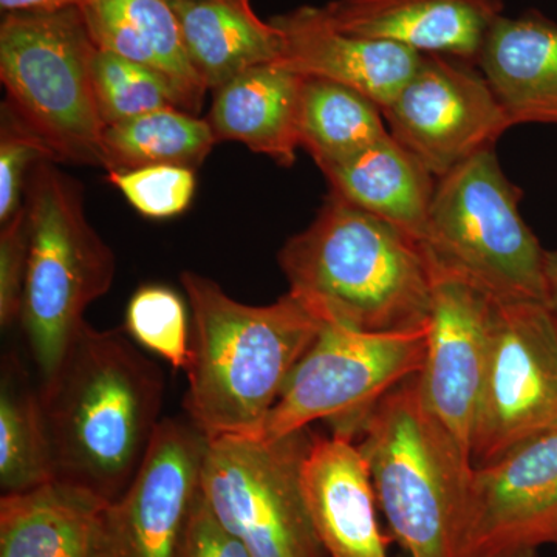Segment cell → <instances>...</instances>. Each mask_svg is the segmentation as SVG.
<instances>
[{
  "label": "cell",
  "instance_id": "obj_28",
  "mask_svg": "<svg viewBox=\"0 0 557 557\" xmlns=\"http://www.w3.org/2000/svg\"><path fill=\"white\" fill-rule=\"evenodd\" d=\"M126 329L139 346L188 370L193 358L188 311L178 293L164 285H145L132 296L126 310Z\"/></svg>",
  "mask_w": 557,
  "mask_h": 557
},
{
  "label": "cell",
  "instance_id": "obj_23",
  "mask_svg": "<svg viewBox=\"0 0 557 557\" xmlns=\"http://www.w3.org/2000/svg\"><path fill=\"white\" fill-rule=\"evenodd\" d=\"M182 28L190 64L208 90L256 65L278 61L281 32L260 20L255 10H242L218 0H170Z\"/></svg>",
  "mask_w": 557,
  "mask_h": 557
},
{
  "label": "cell",
  "instance_id": "obj_13",
  "mask_svg": "<svg viewBox=\"0 0 557 557\" xmlns=\"http://www.w3.org/2000/svg\"><path fill=\"white\" fill-rule=\"evenodd\" d=\"M469 541L472 557H536L557 547V431L474 468Z\"/></svg>",
  "mask_w": 557,
  "mask_h": 557
},
{
  "label": "cell",
  "instance_id": "obj_17",
  "mask_svg": "<svg viewBox=\"0 0 557 557\" xmlns=\"http://www.w3.org/2000/svg\"><path fill=\"white\" fill-rule=\"evenodd\" d=\"M321 9L341 32L474 65L504 16L502 0H332Z\"/></svg>",
  "mask_w": 557,
  "mask_h": 557
},
{
  "label": "cell",
  "instance_id": "obj_11",
  "mask_svg": "<svg viewBox=\"0 0 557 557\" xmlns=\"http://www.w3.org/2000/svg\"><path fill=\"white\" fill-rule=\"evenodd\" d=\"M387 129L435 178L494 149L512 127L478 65L423 54L394 101L381 110Z\"/></svg>",
  "mask_w": 557,
  "mask_h": 557
},
{
  "label": "cell",
  "instance_id": "obj_9",
  "mask_svg": "<svg viewBox=\"0 0 557 557\" xmlns=\"http://www.w3.org/2000/svg\"><path fill=\"white\" fill-rule=\"evenodd\" d=\"M313 435L208 440L200 491L225 530L252 557H325L300 487Z\"/></svg>",
  "mask_w": 557,
  "mask_h": 557
},
{
  "label": "cell",
  "instance_id": "obj_26",
  "mask_svg": "<svg viewBox=\"0 0 557 557\" xmlns=\"http://www.w3.org/2000/svg\"><path fill=\"white\" fill-rule=\"evenodd\" d=\"M57 482L39 391L25 386L16 366L7 364L0 386V487L22 494Z\"/></svg>",
  "mask_w": 557,
  "mask_h": 557
},
{
  "label": "cell",
  "instance_id": "obj_10",
  "mask_svg": "<svg viewBox=\"0 0 557 557\" xmlns=\"http://www.w3.org/2000/svg\"><path fill=\"white\" fill-rule=\"evenodd\" d=\"M557 431V330L544 304L494 299L472 467Z\"/></svg>",
  "mask_w": 557,
  "mask_h": 557
},
{
  "label": "cell",
  "instance_id": "obj_5",
  "mask_svg": "<svg viewBox=\"0 0 557 557\" xmlns=\"http://www.w3.org/2000/svg\"><path fill=\"white\" fill-rule=\"evenodd\" d=\"M25 208L30 249L20 319L42 381L83 327L86 310L112 287L116 259L87 219L79 183L54 161L33 168Z\"/></svg>",
  "mask_w": 557,
  "mask_h": 557
},
{
  "label": "cell",
  "instance_id": "obj_16",
  "mask_svg": "<svg viewBox=\"0 0 557 557\" xmlns=\"http://www.w3.org/2000/svg\"><path fill=\"white\" fill-rule=\"evenodd\" d=\"M300 487L322 548L330 557H387L376 518L368 458L350 435H313L300 468Z\"/></svg>",
  "mask_w": 557,
  "mask_h": 557
},
{
  "label": "cell",
  "instance_id": "obj_19",
  "mask_svg": "<svg viewBox=\"0 0 557 557\" xmlns=\"http://www.w3.org/2000/svg\"><path fill=\"white\" fill-rule=\"evenodd\" d=\"M478 67L512 126H557V22L534 10L498 17Z\"/></svg>",
  "mask_w": 557,
  "mask_h": 557
},
{
  "label": "cell",
  "instance_id": "obj_24",
  "mask_svg": "<svg viewBox=\"0 0 557 557\" xmlns=\"http://www.w3.org/2000/svg\"><path fill=\"white\" fill-rule=\"evenodd\" d=\"M388 134L380 106L361 91L304 76L299 143L319 170L357 156Z\"/></svg>",
  "mask_w": 557,
  "mask_h": 557
},
{
  "label": "cell",
  "instance_id": "obj_14",
  "mask_svg": "<svg viewBox=\"0 0 557 557\" xmlns=\"http://www.w3.org/2000/svg\"><path fill=\"white\" fill-rule=\"evenodd\" d=\"M208 438L182 418H163L141 468L109 505L116 557H178L200 491Z\"/></svg>",
  "mask_w": 557,
  "mask_h": 557
},
{
  "label": "cell",
  "instance_id": "obj_8",
  "mask_svg": "<svg viewBox=\"0 0 557 557\" xmlns=\"http://www.w3.org/2000/svg\"><path fill=\"white\" fill-rule=\"evenodd\" d=\"M428 329L370 333L324 322L270 410L259 440L287 437L318 420L336 434H359L373 408L426 358Z\"/></svg>",
  "mask_w": 557,
  "mask_h": 557
},
{
  "label": "cell",
  "instance_id": "obj_27",
  "mask_svg": "<svg viewBox=\"0 0 557 557\" xmlns=\"http://www.w3.org/2000/svg\"><path fill=\"white\" fill-rule=\"evenodd\" d=\"M91 81L106 127L156 110L182 109L171 84L160 73L110 51L98 49L95 53Z\"/></svg>",
  "mask_w": 557,
  "mask_h": 557
},
{
  "label": "cell",
  "instance_id": "obj_21",
  "mask_svg": "<svg viewBox=\"0 0 557 557\" xmlns=\"http://www.w3.org/2000/svg\"><path fill=\"white\" fill-rule=\"evenodd\" d=\"M81 11L98 49L160 73L182 110L200 112L208 87L190 64L170 0H90Z\"/></svg>",
  "mask_w": 557,
  "mask_h": 557
},
{
  "label": "cell",
  "instance_id": "obj_29",
  "mask_svg": "<svg viewBox=\"0 0 557 557\" xmlns=\"http://www.w3.org/2000/svg\"><path fill=\"white\" fill-rule=\"evenodd\" d=\"M108 182L149 219H170L185 212L197 185L196 170L174 164L109 172Z\"/></svg>",
  "mask_w": 557,
  "mask_h": 557
},
{
  "label": "cell",
  "instance_id": "obj_4",
  "mask_svg": "<svg viewBox=\"0 0 557 557\" xmlns=\"http://www.w3.org/2000/svg\"><path fill=\"white\" fill-rule=\"evenodd\" d=\"M417 375L388 392L369 413L359 448L406 556L472 557L474 467L424 405Z\"/></svg>",
  "mask_w": 557,
  "mask_h": 557
},
{
  "label": "cell",
  "instance_id": "obj_30",
  "mask_svg": "<svg viewBox=\"0 0 557 557\" xmlns=\"http://www.w3.org/2000/svg\"><path fill=\"white\" fill-rule=\"evenodd\" d=\"M57 161L49 146L3 102L0 124V223L5 225L25 205L30 172L39 161Z\"/></svg>",
  "mask_w": 557,
  "mask_h": 557
},
{
  "label": "cell",
  "instance_id": "obj_3",
  "mask_svg": "<svg viewBox=\"0 0 557 557\" xmlns=\"http://www.w3.org/2000/svg\"><path fill=\"white\" fill-rule=\"evenodd\" d=\"M277 260L288 293L322 322L370 333L429 327L432 271L424 249L335 194Z\"/></svg>",
  "mask_w": 557,
  "mask_h": 557
},
{
  "label": "cell",
  "instance_id": "obj_7",
  "mask_svg": "<svg viewBox=\"0 0 557 557\" xmlns=\"http://www.w3.org/2000/svg\"><path fill=\"white\" fill-rule=\"evenodd\" d=\"M98 47L81 9L7 13L0 24L5 104L57 161L102 166V123L91 64Z\"/></svg>",
  "mask_w": 557,
  "mask_h": 557
},
{
  "label": "cell",
  "instance_id": "obj_31",
  "mask_svg": "<svg viewBox=\"0 0 557 557\" xmlns=\"http://www.w3.org/2000/svg\"><path fill=\"white\" fill-rule=\"evenodd\" d=\"M28 249L30 233L27 208L24 205L9 223L2 225L0 233V324L3 329L10 327L17 318H21Z\"/></svg>",
  "mask_w": 557,
  "mask_h": 557
},
{
  "label": "cell",
  "instance_id": "obj_20",
  "mask_svg": "<svg viewBox=\"0 0 557 557\" xmlns=\"http://www.w3.org/2000/svg\"><path fill=\"white\" fill-rule=\"evenodd\" d=\"M304 76L270 62L245 70L214 90L208 123L218 141H237L276 161L295 164Z\"/></svg>",
  "mask_w": 557,
  "mask_h": 557
},
{
  "label": "cell",
  "instance_id": "obj_22",
  "mask_svg": "<svg viewBox=\"0 0 557 557\" xmlns=\"http://www.w3.org/2000/svg\"><path fill=\"white\" fill-rule=\"evenodd\" d=\"M321 171L330 193L423 240L437 178L391 134Z\"/></svg>",
  "mask_w": 557,
  "mask_h": 557
},
{
  "label": "cell",
  "instance_id": "obj_1",
  "mask_svg": "<svg viewBox=\"0 0 557 557\" xmlns=\"http://www.w3.org/2000/svg\"><path fill=\"white\" fill-rule=\"evenodd\" d=\"M164 376L126 336L84 322L58 368L40 381L54 479L119 500L148 456Z\"/></svg>",
  "mask_w": 557,
  "mask_h": 557
},
{
  "label": "cell",
  "instance_id": "obj_18",
  "mask_svg": "<svg viewBox=\"0 0 557 557\" xmlns=\"http://www.w3.org/2000/svg\"><path fill=\"white\" fill-rule=\"evenodd\" d=\"M109 502L53 482L0 498V557H116Z\"/></svg>",
  "mask_w": 557,
  "mask_h": 557
},
{
  "label": "cell",
  "instance_id": "obj_32",
  "mask_svg": "<svg viewBox=\"0 0 557 557\" xmlns=\"http://www.w3.org/2000/svg\"><path fill=\"white\" fill-rule=\"evenodd\" d=\"M178 557H252L239 539L234 537L212 515L199 491L190 511Z\"/></svg>",
  "mask_w": 557,
  "mask_h": 557
},
{
  "label": "cell",
  "instance_id": "obj_34",
  "mask_svg": "<svg viewBox=\"0 0 557 557\" xmlns=\"http://www.w3.org/2000/svg\"><path fill=\"white\" fill-rule=\"evenodd\" d=\"M544 285V306L557 330V251H545Z\"/></svg>",
  "mask_w": 557,
  "mask_h": 557
},
{
  "label": "cell",
  "instance_id": "obj_15",
  "mask_svg": "<svg viewBox=\"0 0 557 557\" xmlns=\"http://www.w3.org/2000/svg\"><path fill=\"white\" fill-rule=\"evenodd\" d=\"M271 22L284 40L278 64L307 78L361 91L381 110L394 101L423 60L408 47L338 30L321 7H299Z\"/></svg>",
  "mask_w": 557,
  "mask_h": 557
},
{
  "label": "cell",
  "instance_id": "obj_12",
  "mask_svg": "<svg viewBox=\"0 0 557 557\" xmlns=\"http://www.w3.org/2000/svg\"><path fill=\"white\" fill-rule=\"evenodd\" d=\"M429 260V259H428ZM431 265L426 358L418 391L432 416L471 457L472 429L490 354L494 299L465 278Z\"/></svg>",
  "mask_w": 557,
  "mask_h": 557
},
{
  "label": "cell",
  "instance_id": "obj_25",
  "mask_svg": "<svg viewBox=\"0 0 557 557\" xmlns=\"http://www.w3.org/2000/svg\"><path fill=\"white\" fill-rule=\"evenodd\" d=\"M218 138L208 120L177 108L156 110L108 126L102 134V166L108 172L156 164L197 170Z\"/></svg>",
  "mask_w": 557,
  "mask_h": 557
},
{
  "label": "cell",
  "instance_id": "obj_6",
  "mask_svg": "<svg viewBox=\"0 0 557 557\" xmlns=\"http://www.w3.org/2000/svg\"><path fill=\"white\" fill-rule=\"evenodd\" d=\"M520 200L494 149L438 178L420 242L429 262L493 299L544 304L547 249L520 214Z\"/></svg>",
  "mask_w": 557,
  "mask_h": 557
},
{
  "label": "cell",
  "instance_id": "obj_2",
  "mask_svg": "<svg viewBox=\"0 0 557 557\" xmlns=\"http://www.w3.org/2000/svg\"><path fill=\"white\" fill-rule=\"evenodd\" d=\"M180 281L193 318L188 420L208 440L258 438L324 322L292 293L270 306H248L194 271Z\"/></svg>",
  "mask_w": 557,
  "mask_h": 557
},
{
  "label": "cell",
  "instance_id": "obj_33",
  "mask_svg": "<svg viewBox=\"0 0 557 557\" xmlns=\"http://www.w3.org/2000/svg\"><path fill=\"white\" fill-rule=\"evenodd\" d=\"M90 0H0L3 14L21 11H50L61 9H83Z\"/></svg>",
  "mask_w": 557,
  "mask_h": 557
},
{
  "label": "cell",
  "instance_id": "obj_35",
  "mask_svg": "<svg viewBox=\"0 0 557 557\" xmlns=\"http://www.w3.org/2000/svg\"><path fill=\"white\" fill-rule=\"evenodd\" d=\"M218 2L228 3V5L237 7V9L242 10H252L249 0H218Z\"/></svg>",
  "mask_w": 557,
  "mask_h": 557
}]
</instances>
